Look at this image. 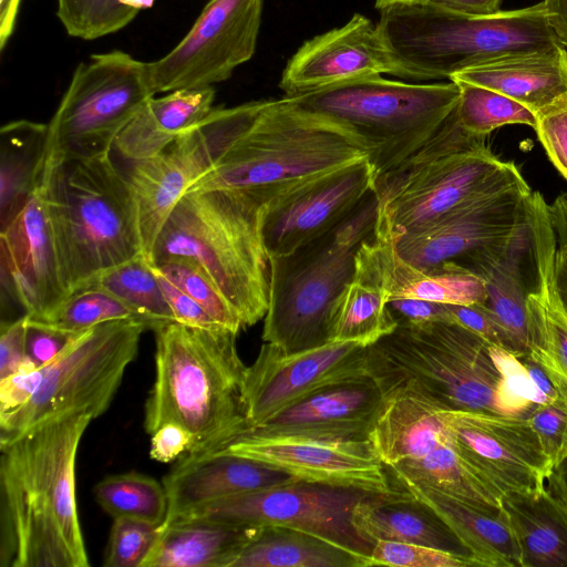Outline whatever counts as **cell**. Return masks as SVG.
Returning a JSON list of instances; mask_svg holds the SVG:
<instances>
[{
  "label": "cell",
  "instance_id": "cell-1",
  "mask_svg": "<svg viewBox=\"0 0 567 567\" xmlns=\"http://www.w3.org/2000/svg\"><path fill=\"white\" fill-rule=\"evenodd\" d=\"M383 394H415L441 410L528 417L546 401L520 357L451 321L399 323L368 346Z\"/></svg>",
  "mask_w": 567,
  "mask_h": 567
},
{
  "label": "cell",
  "instance_id": "cell-2",
  "mask_svg": "<svg viewBox=\"0 0 567 567\" xmlns=\"http://www.w3.org/2000/svg\"><path fill=\"white\" fill-rule=\"evenodd\" d=\"M93 417L73 412L0 444V567H87L75 460Z\"/></svg>",
  "mask_w": 567,
  "mask_h": 567
},
{
  "label": "cell",
  "instance_id": "cell-3",
  "mask_svg": "<svg viewBox=\"0 0 567 567\" xmlns=\"http://www.w3.org/2000/svg\"><path fill=\"white\" fill-rule=\"evenodd\" d=\"M154 332L155 379L145 402V431L152 435L174 423L190 435L187 454L223 450L249 429L241 398L247 367L237 333L179 322Z\"/></svg>",
  "mask_w": 567,
  "mask_h": 567
},
{
  "label": "cell",
  "instance_id": "cell-4",
  "mask_svg": "<svg viewBox=\"0 0 567 567\" xmlns=\"http://www.w3.org/2000/svg\"><path fill=\"white\" fill-rule=\"evenodd\" d=\"M265 200L231 189L187 192L164 224L151 262L186 258L200 265L244 329L265 318L270 257L261 233Z\"/></svg>",
  "mask_w": 567,
  "mask_h": 567
},
{
  "label": "cell",
  "instance_id": "cell-5",
  "mask_svg": "<svg viewBox=\"0 0 567 567\" xmlns=\"http://www.w3.org/2000/svg\"><path fill=\"white\" fill-rule=\"evenodd\" d=\"M39 187L70 293L144 254L136 204L111 153L47 162Z\"/></svg>",
  "mask_w": 567,
  "mask_h": 567
},
{
  "label": "cell",
  "instance_id": "cell-6",
  "mask_svg": "<svg viewBox=\"0 0 567 567\" xmlns=\"http://www.w3.org/2000/svg\"><path fill=\"white\" fill-rule=\"evenodd\" d=\"M349 126L308 112L285 96L267 107L187 192L240 190L269 199L278 190L369 157Z\"/></svg>",
  "mask_w": 567,
  "mask_h": 567
},
{
  "label": "cell",
  "instance_id": "cell-7",
  "mask_svg": "<svg viewBox=\"0 0 567 567\" xmlns=\"http://www.w3.org/2000/svg\"><path fill=\"white\" fill-rule=\"evenodd\" d=\"M380 32L404 79L450 78L491 61L560 44L543 1L489 16L453 12L430 2L380 10Z\"/></svg>",
  "mask_w": 567,
  "mask_h": 567
},
{
  "label": "cell",
  "instance_id": "cell-8",
  "mask_svg": "<svg viewBox=\"0 0 567 567\" xmlns=\"http://www.w3.org/2000/svg\"><path fill=\"white\" fill-rule=\"evenodd\" d=\"M378 219L379 199L372 189L332 230L289 254L270 257L264 342L285 353L331 342L333 307L354 279L357 252L375 233Z\"/></svg>",
  "mask_w": 567,
  "mask_h": 567
},
{
  "label": "cell",
  "instance_id": "cell-9",
  "mask_svg": "<svg viewBox=\"0 0 567 567\" xmlns=\"http://www.w3.org/2000/svg\"><path fill=\"white\" fill-rule=\"evenodd\" d=\"M289 97L360 135L371 147L375 181L436 132L455 109L460 89L453 81L416 84L377 75Z\"/></svg>",
  "mask_w": 567,
  "mask_h": 567
},
{
  "label": "cell",
  "instance_id": "cell-10",
  "mask_svg": "<svg viewBox=\"0 0 567 567\" xmlns=\"http://www.w3.org/2000/svg\"><path fill=\"white\" fill-rule=\"evenodd\" d=\"M146 329L138 319H122L75 334L42 367L41 383L30 401L0 416V444L68 413L87 412L93 420L101 416L136 358Z\"/></svg>",
  "mask_w": 567,
  "mask_h": 567
},
{
  "label": "cell",
  "instance_id": "cell-11",
  "mask_svg": "<svg viewBox=\"0 0 567 567\" xmlns=\"http://www.w3.org/2000/svg\"><path fill=\"white\" fill-rule=\"evenodd\" d=\"M153 96L147 62L120 50L92 54L75 68L48 123L44 163L111 153Z\"/></svg>",
  "mask_w": 567,
  "mask_h": 567
},
{
  "label": "cell",
  "instance_id": "cell-12",
  "mask_svg": "<svg viewBox=\"0 0 567 567\" xmlns=\"http://www.w3.org/2000/svg\"><path fill=\"white\" fill-rule=\"evenodd\" d=\"M532 196L526 182L488 192L423 229L391 238L394 249L414 267L433 269L451 264L483 279L528 223Z\"/></svg>",
  "mask_w": 567,
  "mask_h": 567
},
{
  "label": "cell",
  "instance_id": "cell-13",
  "mask_svg": "<svg viewBox=\"0 0 567 567\" xmlns=\"http://www.w3.org/2000/svg\"><path fill=\"white\" fill-rule=\"evenodd\" d=\"M368 439L391 475L477 505L502 506L501 497L462 458L435 406L424 399L402 391L385 393Z\"/></svg>",
  "mask_w": 567,
  "mask_h": 567
},
{
  "label": "cell",
  "instance_id": "cell-14",
  "mask_svg": "<svg viewBox=\"0 0 567 567\" xmlns=\"http://www.w3.org/2000/svg\"><path fill=\"white\" fill-rule=\"evenodd\" d=\"M524 182L517 166L496 157L488 146L449 155L385 188L377 230L395 239L430 226L470 199Z\"/></svg>",
  "mask_w": 567,
  "mask_h": 567
},
{
  "label": "cell",
  "instance_id": "cell-15",
  "mask_svg": "<svg viewBox=\"0 0 567 567\" xmlns=\"http://www.w3.org/2000/svg\"><path fill=\"white\" fill-rule=\"evenodd\" d=\"M365 495L371 494L296 481L220 498L175 519L289 527L320 536L370 558L373 546L355 532L351 520L354 505Z\"/></svg>",
  "mask_w": 567,
  "mask_h": 567
},
{
  "label": "cell",
  "instance_id": "cell-16",
  "mask_svg": "<svg viewBox=\"0 0 567 567\" xmlns=\"http://www.w3.org/2000/svg\"><path fill=\"white\" fill-rule=\"evenodd\" d=\"M264 0H209L186 35L147 62L154 95L213 86L255 54Z\"/></svg>",
  "mask_w": 567,
  "mask_h": 567
},
{
  "label": "cell",
  "instance_id": "cell-17",
  "mask_svg": "<svg viewBox=\"0 0 567 567\" xmlns=\"http://www.w3.org/2000/svg\"><path fill=\"white\" fill-rule=\"evenodd\" d=\"M220 452L277 467L301 482L400 497L398 487L369 439L270 437L241 433Z\"/></svg>",
  "mask_w": 567,
  "mask_h": 567
},
{
  "label": "cell",
  "instance_id": "cell-18",
  "mask_svg": "<svg viewBox=\"0 0 567 567\" xmlns=\"http://www.w3.org/2000/svg\"><path fill=\"white\" fill-rule=\"evenodd\" d=\"M435 411L462 458L501 498L546 487L553 465L526 417Z\"/></svg>",
  "mask_w": 567,
  "mask_h": 567
},
{
  "label": "cell",
  "instance_id": "cell-19",
  "mask_svg": "<svg viewBox=\"0 0 567 567\" xmlns=\"http://www.w3.org/2000/svg\"><path fill=\"white\" fill-rule=\"evenodd\" d=\"M369 157L287 186L261 209L269 257L289 254L341 224L373 189Z\"/></svg>",
  "mask_w": 567,
  "mask_h": 567
},
{
  "label": "cell",
  "instance_id": "cell-20",
  "mask_svg": "<svg viewBox=\"0 0 567 567\" xmlns=\"http://www.w3.org/2000/svg\"><path fill=\"white\" fill-rule=\"evenodd\" d=\"M369 377L368 347L332 341L324 346L285 353L264 342L254 363L246 368L241 398L249 429L308 394L341 381Z\"/></svg>",
  "mask_w": 567,
  "mask_h": 567
},
{
  "label": "cell",
  "instance_id": "cell-21",
  "mask_svg": "<svg viewBox=\"0 0 567 567\" xmlns=\"http://www.w3.org/2000/svg\"><path fill=\"white\" fill-rule=\"evenodd\" d=\"M0 274L1 302L17 303L34 320L48 321L70 295L39 185L0 228Z\"/></svg>",
  "mask_w": 567,
  "mask_h": 567
},
{
  "label": "cell",
  "instance_id": "cell-22",
  "mask_svg": "<svg viewBox=\"0 0 567 567\" xmlns=\"http://www.w3.org/2000/svg\"><path fill=\"white\" fill-rule=\"evenodd\" d=\"M383 73L404 79L378 24L354 13L342 27L306 41L284 69L279 87L295 96Z\"/></svg>",
  "mask_w": 567,
  "mask_h": 567
},
{
  "label": "cell",
  "instance_id": "cell-23",
  "mask_svg": "<svg viewBox=\"0 0 567 567\" xmlns=\"http://www.w3.org/2000/svg\"><path fill=\"white\" fill-rule=\"evenodd\" d=\"M214 161L213 138L200 121L157 155L128 162L123 173L136 204L143 250L148 260L173 209Z\"/></svg>",
  "mask_w": 567,
  "mask_h": 567
},
{
  "label": "cell",
  "instance_id": "cell-24",
  "mask_svg": "<svg viewBox=\"0 0 567 567\" xmlns=\"http://www.w3.org/2000/svg\"><path fill=\"white\" fill-rule=\"evenodd\" d=\"M384 395L371 377L321 388L245 432L270 437L368 439Z\"/></svg>",
  "mask_w": 567,
  "mask_h": 567
},
{
  "label": "cell",
  "instance_id": "cell-25",
  "mask_svg": "<svg viewBox=\"0 0 567 567\" xmlns=\"http://www.w3.org/2000/svg\"><path fill=\"white\" fill-rule=\"evenodd\" d=\"M298 481L249 457L220 451L186 454L162 483L168 499L164 523L210 502Z\"/></svg>",
  "mask_w": 567,
  "mask_h": 567
},
{
  "label": "cell",
  "instance_id": "cell-26",
  "mask_svg": "<svg viewBox=\"0 0 567 567\" xmlns=\"http://www.w3.org/2000/svg\"><path fill=\"white\" fill-rule=\"evenodd\" d=\"M355 274L361 275L392 299L413 298L451 305H485V281L445 264L421 269L403 260L391 237L382 231L364 240L357 252Z\"/></svg>",
  "mask_w": 567,
  "mask_h": 567
},
{
  "label": "cell",
  "instance_id": "cell-27",
  "mask_svg": "<svg viewBox=\"0 0 567 567\" xmlns=\"http://www.w3.org/2000/svg\"><path fill=\"white\" fill-rule=\"evenodd\" d=\"M391 476L398 487L410 493L451 528L480 566L520 567L519 547L502 506L477 505L423 482Z\"/></svg>",
  "mask_w": 567,
  "mask_h": 567
},
{
  "label": "cell",
  "instance_id": "cell-28",
  "mask_svg": "<svg viewBox=\"0 0 567 567\" xmlns=\"http://www.w3.org/2000/svg\"><path fill=\"white\" fill-rule=\"evenodd\" d=\"M502 93L536 115L567 103V51L561 44L504 56L452 74Z\"/></svg>",
  "mask_w": 567,
  "mask_h": 567
},
{
  "label": "cell",
  "instance_id": "cell-29",
  "mask_svg": "<svg viewBox=\"0 0 567 567\" xmlns=\"http://www.w3.org/2000/svg\"><path fill=\"white\" fill-rule=\"evenodd\" d=\"M355 532L372 546L379 540L421 544L474 560L451 528L410 493L400 497L365 495L351 515Z\"/></svg>",
  "mask_w": 567,
  "mask_h": 567
},
{
  "label": "cell",
  "instance_id": "cell-30",
  "mask_svg": "<svg viewBox=\"0 0 567 567\" xmlns=\"http://www.w3.org/2000/svg\"><path fill=\"white\" fill-rule=\"evenodd\" d=\"M215 89L203 86L153 96L117 136L114 148L127 162L157 155L212 111Z\"/></svg>",
  "mask_w": 567,
  "mask_h": 567
},
{
  "label": "cell",
  "instance_id": "cell-31",
  "mask_svg": "<svg viewBox=\"0 0 567 567\" xmlns=\"http://www.w3.org/2000/svg\"><path fill=\"white\" fill-rule=\"evenodd\" d=\"M258 527L204 519L164 523L142 567H230Z\"/></svg>",
  "mask_w": 567,
  "mask_h": 567
},
{
  "label": "cell",
  "instance_id": "cell-32",
  "mask_svg": "<svg viewBox=\"0 0 567 567\" xmlns=\"http://www.w3.org/2000/svg\"><path fill=\"white\" fill-rule=\"evenodd\" d=\"M514 530L520 567H567V511L545 487L501 498Z\"/></svg>",
  "mask_w": 567,
  "mask_h": 567
},
{
  "label": "cell",
  "instance_id": "cell-33",
  "mask_svg": "<svg viewBox=\"0 0 567 567\" xmlns=\"http://www.w3.org/2000/svg\"><path fill=\"white\" fill-rule=\"evenodd\" d=\"M230 567H372L371 559L320 536L259 526Z\"/></svg>",
  "mask_w": 567,
  "mask_h": 567
},
{
  "label": "cell",
  "instance_id": "cell-34",
  "mask_svg": "<svg viewBox=\"0 0 567 567\" xmlns=\"http://www.w3.org/2000/svg\"><path fill=\"white\" fill-rule=\"evenodd\" d=\"M48 124L18 120L0 130V228L35 192L43 171Z\"/></svg>",
  "mask_w": 567,
  "mask_h": 567
},
{
  "label": "cell",
  "instance_id": "cell-35",
  "mask_svg": "<svg viewBox=\"0 0 567 567\" xmlns=\"http://www.w3.org/2000/svg\"><path fill=\"white\" fill-rule=\"evenodd\" d=\"M555 233L546 243L538 276L526 298L529 352L556 368L567 378V317L553 291Z\"/></svg>",
  "mask_w": 567,
  "mask_h": 567
},
{
  "label": "cell",
  "instance_id": "cell-36",
  "mask_svg": "<svg viewBox=\"0 0 567 567\" xmlns=\"http://www.w3.org/2000/svg\"><path fill=\"white\" fill-rule=\"evenodd\" d=\"M380 286L355 274L338 298L331 315V342L373 344L398 326Z\"/></svg>",
  "mask_w": 567,
  "mask_h": 567
},
{
  "label": "cell",
  "instance_id": "cell-37",
  "mask_svg": "<svg viewBox=\"0 0 567 567\" xmlns=\"http://www.w3.org/2000/svg\"><path fill=\"white\" fill-rule=\"evenodd\" d=\"M81 286H97L113 293L153 331L176 322L158 277L144 254L95 275Z\"/></svg>",
  "mask_w": 567,
  "mask_h": 567
},
{
  "label": "cell",
  "instance_id": "cell-38",
  "mask_svg": "<svg viewBox=\"0 0 567 567\" xmlns=\"http://www.w3.org/2000/svg\"><path fill=\"white\" fill-rule=\"evenodd\" d=\"M99 505L113 518L127 517L156 526L164 524L168 499L163 483L138 472L114 474L94 489Z\"/></svg>",
  "mask_w": 567,
  "mask_h": 567
},
{
  "label": "cell",
  "instance_id": "cell-39",
  "mask_svg": "<svg viewBox=\"0 0 567 567\" xmlns=\"http://www.w3.org/2000/svg\"><path fill=\"white\" fill-rule=\"evenodd\" d=\"M452 81L460 89L455 110L466 131L488 136L494 130L508 124H524L535 128L537 115L519 102L481 85Z\"/></svg>",
  "mask_w": 567,
  "mask_h": 567
},
{
  "label": "cell",
  "instance_id": "cell-40",
  "mask_svg": "<svg viewBox=\"0 0 567 567\" xmlns=\"http://www.w3.org/2000/svg\"><path fill=\"white\" fill-rule=\"evenodd\" d=\"M122 319L137 318L107 290L97 286H80L44 322L69 333H81L97 324Z\"/></svg>",
  "mask_w": 567,
  "mask_h": 567
},
{
  "label": "cell",
  "instance_id": "cell-41",
  "mask_svg": "<svg viewBox=\"0 0 567 567\" xmlns=\"http://www.w3.org/2000/svg\"><path fill=\"white\" fill-rule=\"evenodd\" d=\"M151 264L157 272L199 303L218 324L237 334L244 329L237 312L200 265L186 258Z\"/></svg>",
  "mask_w": 567,
  "mask_h": 567
},
{
  "label": "cell",
  "instance_id": "cell-42",
  "mask_svg": "<svg viewBox=\"0 0 567 567\" xmlns=\"http://www.w3.org/2000/svg\"><path fill=\"white\" fill-rule=\"evenodd\" d=\"M56 17L70 37L87 41L124 29L136 14L121 0H56Z\"/></svg>",
  "mask_w": 567,
  "mask_h": 567
},
{
  "label": "cell",
  "instance_id": "cell-43",
  "mask_svg": "<svg viewBox=\"0 0 567 567\" xmlns=\"http://www.w3.org/2000/svg\"><path fill=\"white\" fill-rule=\"evenodd\" d=\"M540 363L553 379L554 393L527 420L554 467L567 457V378L553 365Z\"/></svg>",
  "mask_w": 567,
  "mask_h": 567
},
{
  "label": "cell",
  "instance_id": "cell-44",
  "mask_svg": "<svg viewBox=\"0 0 567 567\" xmlns=\"http://www.w3.org/2000/svg\"><path fill=\"white\" fill-rule=\"evenodd\" d=\"M159 527L127 517L113 518L103 566L142 567L158 538Z\"/></svg>",
  "mask_w": 567,
  "mask_h": 567
},
{
  "label": "cell",
  "instance_id": "cell-45",
  "mask_svg": "<svg viewBox=\"0 0 567 567\" xmlns=\"http://www.w3.org/2000/svg\"><path fill=\"white\" fill-rule=\"evenodd\" d=\"M370 559L372 566L394 567H473L467 557L435 547L400 542L374 543Z\"/></svg>",
  "mask_w": 567,
  "mask_h": 567
},
{
  "label": "cell",
  "instance_id": "cell-46",
  "mask_svg": "<svg viewBox=\"0 0 567 567\" xmlns=\"http://www.w3.org/2000/svg\"><path fill=\"white\" fill-rule=\"evenodd\" d=\"M447 307L451 322L458 323L488 342L517 355L511 337L485 305L447 303Z\"/></svg>",
  "mask_w": 567,
  "mask_h": 567
},
{
  "label": "cell",
  "instance_id": "cell-47",
  "mask_svg": "<svg viewBox=\"0 0 567 567\" xmlns=\"http://www.w3.org/2000/svg\"><path fill=\"white\" fill-rule=\"evenodd\" d=\"M534 130L549 161L567 181V103L537 115Z\"/></svg>",
  "mask_w": 567,
  "mask_h": 567
},
{
  "label": "cell",
  "instance_id": "cell-48",
  "mask_svg": "<svg viewBox=\"0 0 567 567\" xmlns=\"http://www.w3.org/2000/svg\"><path fill=\"white\" fill-rule=\"evenodd\" d=\"M78 333L62 331L48 322L31 319L27 323L28 357L42 368L54 360Z\"/></svg>",
  "mask_w": 567,
  "mask_h": 567
},
{
  "label": "cell",
  "instance_id": "cell-49",
  "mask_svg": "<svg viewBox=\"0 0 567 567\" xmlns=\"http://www.w3.org/2000/svg\"><path fill=\"white\" fill-rule=\"evenodd\" d=\"M43 371L31 359L16 373L0 380V416L27 404L38 390Z\"/></svg>",
  "mask_w": 567,
  "mask_h": 567
},
{
  "label": "cell",
  "instance_id": "cell-50",
  "mask_svg": "<svg viewBox=\"0 0 567 567\" xmlns=\"http://www.w3.org/2000/svg\"><path fill=\"white\" fill-rule=\"evenodd\" d=\"M28 315L12 321H1L0 380L20 370L29 360L27 353Z\"/></svg>",
  "mask_w": 567,
  "mask_h": 567
},
{
  "label": "cell",
  "instance_id": "cell-51",
  "mask_svg": "<svg viewBox=\"0 0 567 567\" xmlns=\"http://www.w3.org/2000/svg\"><path fill=\"white\" fill-rule=\"evenodd\" d=\"M155 272L176 322L204 329H225L218 324L192 297L179 289L165 276L156 270Z\"/></svg>",
  "mask_w": 567,
  "mask_h": 567
},
{
  "label": "cell",
  "instance_id": "cell-52",
  "mask_svg": "<svg viewBox=\"0 0 567 567\" xmlns=\"http://www.w3.org/2000/svg\"><path fill=\"white\" fill-rule=\"evenodd\" d=\"M388 309L396 323L451 321L447 303L401 298L388 301Z\"/></svg>",
  "mask_w": 567,
  "mask_h": 567
},
{
  "label": "cell",
  "instance_id": "cell-53",
  "mask_svg": "<svg viewBox=\"0 0 567 567\" xmlns=\"http://www.w3.org/2000/svg\"><path fill=\"white\" fill-rule=\"evenodd\" d=\"M190 443V435L185 429L167 423L152 434L150 456L157 462L169 463L187 454Z\"/></svg>",
  "mask_w": 567,
  "mask_h": 567
},
{
  "label": "cell",
  "instance_id": "cell-54",
  "mask_svg": "<svg viewBox=\"0 0 567 567\" xmlns=\"http://www.w3.org/2000/svg\"><path fill=\"white\" fill-rule=\"evenodd\" d=\"M443 9L468 14L489 16L501 11L502 0H423ZM421 2V1H420Z\"/></svg>",
  "mask_w": 567,
  "mask_h": 567
},
{
  "label": "cell",
  "instance_id": "cell-55",
  "mask_svg": "<svg viewBox=\"0 0 567 567\" xmlns=\"http://www.w3.org/2000/svg\"><path fill=\"white\" fill-rule=\"evenodd\" d=\"M548 27L557 41L567 48V0H543Z\"/></svg>",
  "mask_w": 567,
  "mask_h": 567
},
{
  "label": "cell",
  "instance_id": "cell-56",
  "mask_svg": "<svg viewBox=\"0 0 567 567\" xmlns=\"http://www.w3.org/2000/svg\"><path fill=\"white\" fill-rule=\"evenodd\" d=\"M551 285L555 299L567 317V251L558 247L555 251Z\"/></svg>",
  "mask_w": 567,
  "mask_h": 567
},
{
  "label": "cell",
  "instance_id": "cell-57",
  "mask_svg": "<svg viewBox=\"0 0 567 567\" xmlns=\"http://www.w3.org/2000/svg\"><path fill=\"white\" fill-rule=\"evenodd\" d=\"M548 213L557 247L567 250V192L561 193L548 204Z\"/></svg>",
  "mask_w": 567,
  "mask_h": 567
},
{
  "label": "cell",
  "instance_id": "cell-58",
  "mask_svg": "<svg viewBox=\"0 0 567 567\" xmlns=\"http://www.w3.org/2000/svg\"><path fill=\"white\" fill-rule=\"evenodd\" d=\"M22 0H0V51L13 34Z\"/></svg>",
  "mask_w": 567,
  "mask_h": 567
},
{
  "label": "cell",
  "instance_id": "cell-59",
  "mask_svg": "<svg viewBox=\"0 0 567 567\" xmlns=\"http://www.w3.org/2000/svg\"><path fill=\"white\" fill-rule=\"evenodd\" d=\"M548 492L558 499L567 511V457L553 467L547 477Z\"/></svg>",
  "mask_w": 567,
  "mask_h": 567
},
{
  "label": "cell",
  "instance_id": "cell-60",
  "mask_svg": "<svg viewBox=\"0 0 567 567\" xmlns=\"http://www.w3.org/2000/svg\"><path fill=\"white\" fill-rule=\"evenodd\" d=\"M423 0H375V8L380 11L386 7L394 4H406V3H415Z\"/></svg>",
  "mask_w": 567,
  "mask_h": 567
},
{
  "label": "cell",
  "instance_id": "cell-61",
  "mask_svg": "<svg viewBox=\"0 0 567 567\" xmlns=\"http://www.w3.org/2000/svg\"><path fill=\"white\" fill-rule=\"evenodd\" d=\"M563 250H565V249H563ZM566 251H567V250H566Z\"/></svg>",
  "mask_w": 567,
  "mask_h": 567
}]
</instances>
